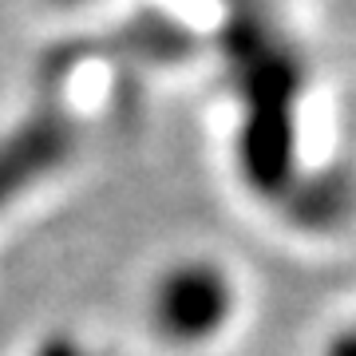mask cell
I'll return each mask as SVG.
<instances>
[{
    "instance_id": "obj_7",
    "label": "cell",
    "mask_w": 356,
    "mask_h": 356,
    "mask_svg": "<svg viewBox=\"0 0 356 356\" xmlns=\"http://www.w3.org/2000/svg\"><path fill=\"white\" fill-rule=\"evenodd\" d=\"M56 4H83V0H56Z\"/></svg>"
},
{
    "instance_id": "obj_6",
    "label": "cell",
    "mask_w": 356,
    "mask_h": 356,
    "mask_svg": "<svg viewBox=\"0 0 356 356\" xmlns=\"http://www.w3.org/2000/svg\"><path fill=\"white\" fill-rule=\"evenodd\" d=\"M321 356H356V321H348V325L332 332L325 348H321Z\"/></svg>"
},
{
    "instance_id": "obj_5",
    "label": "cell",
    "mask_w": 356,
    "mask_h": 356,
    "mask_svg": "<svg viewBox=\"0 0 356 356\" xmlns=\"http://www.w3.org/2000/svg\"><path fill=\"white\" fill-rule=\"evenodd\" d=\"M32 356H95V353H91L79 337H72V332H48V337L32 348Z\"/></svg>"
},
{
    "instance_id": "obj_1",
    "label": "cell",
    "mask_w": 356,
    "mask_h": 356,
    "mask_svg": "<svg viewBox=\"0 0 356 356\" xmlns=\"http://www.w3.org/2000/svg\"><path fill=\"white\" fill-rule=\"evenodd\" d=\"M229 83L242 103L238 170L242 182L266 202H285L301 182L297 159V103L305 91V64L273 16L261 8H234L222 28Z\"/></svg>"
},
{
    "instance_id": "obj_2",
    "label": "cell",
    "mask_w": 356,
    "mask_h": 356,
    "mask_svg": "<svg viewBox=\"0 0 356 356\" xmlns=\"http://www.w3.org/2000/svg\"><path fill=\"white\" fill-rule=\"evenodd\" d=\"M79 151V123L51 91L0 135V214L56 178Z\"/></svg>"
},
{
    "instance_id": "obj_3",
    "label": "cell",
    "mask_w": 356,
    "mask_h": 356,
    "mask_svg": "<svg viewBox=\"0 0 356 356\" xmlns=\"http://www.w3.org/2000/svg\"><path fill=\"white\" fill-rule=\"evenodd\" d=\"M234 281L218 261H178L159 277L151 293V321L170 344H206L234 317Z\"/></svg>"
},
{
    "instance_id": "obj_4",
    "label": "cell",
    "mask_w": 356,
    "mask_h": 356,
    "mask_svg": "<svg viewBox=\"0 0 356 356\" xmlns=\"http://www.w3.org/2000/svg\"><path fill=\"white\" fill-rule=\"evenodd\" d=\"M281 210L305 229H329L353 210V182L337 170L321 175H301V182L289 191Z\"/></svg>"
}]
</instances>
